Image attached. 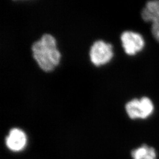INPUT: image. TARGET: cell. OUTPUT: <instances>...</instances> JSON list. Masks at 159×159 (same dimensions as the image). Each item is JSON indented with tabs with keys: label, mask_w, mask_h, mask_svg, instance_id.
Wrapping results in <instances>:
<instances>
[{
	"label": "cell",
	"mask_w": 159,
	"mask_h": 159,
	"mask_svg": "<svg viewBox=\"0 0 159 159\" xmlns=\"http://www.w3.org/2000/svg\"><path fill=\"white\" fill-rule=\"evenodd\" d=\"M31 50L34 60L46 72L52 71L60 62L61 56L57 49L56 40L51 34H44L33 43Z\"/></svg>",
	"instance_id": "6da1fadb"
},
{
	"label": "cell",
	"mask_w": 159,
	"mask_h": 159,
	"mask_svg": "<svg viewBox=\"0 0 159 159\" xmlns=\"http://www.w3.org/2000/svg\"><path fill=\"white\" fill-rule=\"evenodd\" d=\"M125 110L131 119L146 120L153 114L155 106L150 97L143 96L129 101L125 104Z\"/></svg>",
	"instance_id": "7a4b0ae2"
},
{
	"label": "cell",
	"mask_w": 159,
	"mask_h": 159,
	"mask_svg": "<svg viewBox=\"0 0 159 159\" xmlns=\"http://www.w3.org/2000/svg\"><path fill=\"white\" fill-rule=\"evenodd\" d=\"M120 40L126 54L136 56L142 52L146 46V41L142 34L136 31L127 30L123 32Z\"/></svg>",
	"instance_id": "3957f363"
},
{
	"label": "cell",
	"mask_w": 159,
	"mask_h": 159,
	"mask_svg": "<svg viewBox=\"0 0 159 159\" xmlns=\"http://www.w3.org/2000/svg\"><path fill=\"white\" fill-rule=\"evenodd\" d=\"M91 63L96 66H101L110 61L113 57V46L102 40L95 41L90 51Z\"/></svg>",
	"instance_id": "277c9868"
},
{
	"label": "cell",
	"mask_w": 159,
	"mask_h": 159,
	"mask_svg": "<svg viewBox=\"0 0 159 159\" xmlns=\"http://www.w3.org/2000/svg\"><path fill=\"white\" fill-rule=\"evenodd\" d=\"M141 17L146 23H151V33L159 43V0L148 1L143 8Z\"/></svg>",
	"instance_id": "5b68a950"
},
{
	"label": "cell",
	"mask_w": 159,
	"mask_h": 159,
	"mask_svg": "<svg viewBox=\"0 0 159 159\" xmlns=\"http://www.w3.org/2000/svg\"><path fill=\"white\" fill-rule=\"evenodd\" d=\"M27 136L20 129L13 128L6 138L7 147L13 152H20L24 149L27 143Z\"/></svg>",
	"instance_id": "8992f818"
},
{
	"label": "cell",
	"mask_w": 159,
	"mask_h": 159,
	"mask_svg": "<svg viewBox=\"0 0 159 159\" xmlns=\"http://www.w3.org/2000/svg\"><path fill=\"white\" fill-rule=\"evenodd\" d=\"M133 159H156L157 153L153 148L147 144H143L131 152Z\"/></svg>",
	"instance_id": "52a82bcc"
}]
</instances>
